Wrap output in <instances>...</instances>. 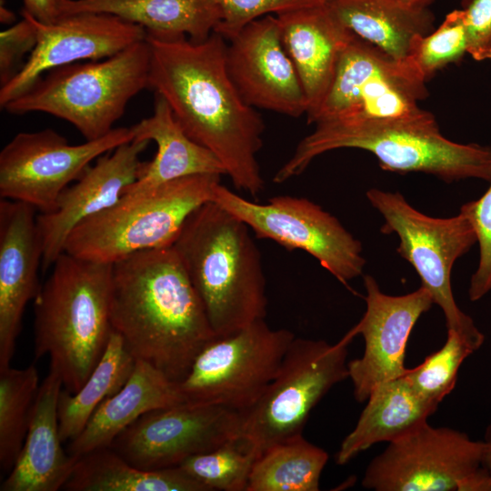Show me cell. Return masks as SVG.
I'll use <instances>...</instances> for the list:
<instances>
[{
	"instance_id": "15",
	"label": "cell",
	"mask_w": 491,
	"mask_h": 491,
	"mask_svg": "<svg viewBox=\"0 0 491 491\" xmlns=\"http://www.w3.org/2000/svg\"><path fill=\"white\" fill-rule=\"evenodd\" d=\"M241 419L223 406L182 402L142 415L109 447L144 470L175 467L238 436Z\"/></svg>"
},
{
	"instance_id": "6",
	"label": "cell",
	"mask_w": 491,
	"mask_h": 491,
	"mask_svg": "<svg viewBox=\"0 0 491 491\" xmlns=\"http://www.w3.org/2000/svg\"><path fill=\"white\" fill-rule=\"evenodd\" d=\"M146 39L100 60L54 68L3 108L13 115L41 112L72 124L86 141L111 132L128 102L148 88Z\"/></svg>"
},
{
	"instance_id": "10",
	"label": "cell",
	"mask_w": 491,
	"mask_h": 491,
	"mask_svg": "<svg viewBox=\"0 0 491 491\" xmlns=\"http://www.w3.org/2000/svg\"><path fill=\"white\" fill-rule=\"evenodd\" d=\"M295 337L290 330L271 328L265 319L215 336L176 383L184 402L246 411L275 378Z\"/></svg>"
},
{
	"instance_id": "42",
	"label": "cell",
	"mask_w": 491,
	"mask_h": 491,
	"mask_svg": "<svg viewBox=\"0 0 491 491\" xmlns=\"http://www.w3.org/2000/svg\"><path fill=\"white\" fill-rule=\"evenodd\" d=\"M402 1L415 6L428 7L434 0H402Z\"/></svg>"
},
{
	"instance_id": "7",
	"label": "cell",
	"mask_w": 491,
	"mask_h": 491,
	"mask_svg": "<svg viewBox=\"0 0 491 491\" xmlns=\"http://www.w3.org/2000/svg\"><path fill=\"white\" fill-rule=\"evenodd\" d=\"M221 175L200 174L125 194L114 205L79 223L65 252L114 264L141 251L172 246L188 215L212 200Z\"/></svg>"
},
{
	"instance_id": "35",
	"label": "cell",
	"mask_w": 491,
	"mask_h": 491,
	"mask_svg": "<svg viewBox=\"0 0 491 491\" xmlns=\"http://www.w3.org/2000/svg\"><path fill=\"white\" fill-rule=\"evenodd\" d=\"M220 14L215 32L229 41L249 23L266 15H276L313 6L326 0H214Z\"/></svg>"
},
{
	"instance_id": "12",
	"label": "cell",
	"mask_w": 491,
	"mask_h": 491,
	"mask_svg": "<svg viewBox=\"0 0 491 491\" xmlns=\"http://www.w3.org/2000/svg\"><path fill=\"white\" fill-rule=\"evenodd\" d=\"M212 201L245 222L257 238L311 255L346 286L363 273L366 259L360 241L336 216L307 198L276 195L262 204L218 183Z\"/></svg>"
},
{
	"instance_id": "40",
	"label": "cell",
	"mask_w": 491,
	"mask_h": 491,
	"mask_svg": "<svg viewBox=\"0 0 491 491\" xmlns=\"http://www.w3.org/2000/svg\"><path fill=\"white\" fill-rule=\"evenodd\" d=\"M482 442H483L482 466L488 476L490 491H491V423L486 428L484 440H482Z\"/></svg>"
},
{
	"instance_id": "24",
	"label": "cell",
	"mask_w": 491,
	"mask_h": 491,
	"mask_svg": "<svg viewBox=\"0 0 491 491\" xmlns=\"http://www.w3.org/2000/svg\"><path fill=\"white\" fill-rule=\"evenodd\" d=\"M154 112L131 126L134 139L153 141L156 154L149 162H143L138 178L125 194L147 190L182 177L200 175H225L218 158L195 142L175 118L168 104L155 95Z\"/></svg>"
},
{
	"instance_id": "18",
	"label": "cell",
	"mask_w": 491,
	"mask_h": 491,
	"mask_svg": "<svg viewBox=\"0 0 491 491\" xmlns=\"http://www.w3.org/2000/svg\"><path fill=\"white\" fill-rule=\"evenodd\" d=\"M227 72L252 107L292 117L307 113V99L281 37L276 16L246 25L226 45Z\"/></svg>"
},
{
	"instance_id": "28",
	"label": "cell",
	"mask_w": 491,
	"mask_h": 491,
	"mask_svg": "<svg viewBox=\"0 0 491 491\" xmlns=\"http://www.w3.org/2000/svg\"><path fill=\"white\" fill-rule=\"evenodd\" d=\"M66 491H209L180 466L138 468L110 447L78 457L65 484Z\"/></svg>"
},
{
	"instance_id": "11",
	"label": "cell",
	"mask_w": 491,
	"mask_h": 491,
	"mask_svg": "<svg viewBox=\"0 0 491 491\" xmlns=\"http://www.w3.org/2000/svg\"><path fill=\"white\" fill-rule=\"evenodd\" d=\"M483 442L426 422L388 443L367 466L362 486L376 491H490Z\"/></svg>"
},
{
	"instance_id": "13",
	"label": "cell",
	"mask_w": 491,
	"mask_h": 491,
	"mask_svg": "<svg viewBox=\"0 0 491 491\" xmlns=\"http://www.w3.org/2000/svg\"><path fill=\"white\" fill-rule=\"evenodd\" d=\"M426 82L410 58L396 59L353 34L326 96L307 123L419 114L418 102L428 95Z\"/></svg>"
},
{
	"instance_id": "37",
	"label": "cell",
	"mask_w": 491,
	"mask_h": 491,
	"mask_svg": "<svg viewBox=\"0 0 491 491\" xmlns=\"http://www.w3.org/2000/svg\"><path fill=\"white\" fill-rule=\"evenodd\" d=\"M23 19L0 34V83L10 81L23 67V60L37 43L35 19L22 11Z\"/></svg>"
},
{
	"instance_id": "31",
	"label": "cell",
	"mask_w": 491,
	"mask_h": 491,
	"mask_svg": "<svg viewBox=\"0 0 491 491\" xmlns=\"http://www.w3.org/2000/svg\"><path fill=\"white\" fill-rule=\"evenodd\" d=\"M34 364L0 368V466L10 472L23 447L39 389Z\"/></svg>"
},
{
	"instance_id": "14",
	"label": "cell",
	"mask_w": 491,
	"mask_h": 491,
	"mask_svg": "<svg viewBox=\"0 0 491 491\" xmlns=\"http://www.w3.org/2000/svg\"><path fill=\"white\" fill-rule=\"evenodd\" d=\"M133 139L131 127L114 128L80 145H70L51 128L18 133L0 152V196L50 213L94 160Z\"/></svg>"
},
{
	"instance_id": "36",
	"label": "cell",
	"mask_w": 491,
	"mask_h": 491,
	"mask_svg": "<svg viewBox=\"0 0 491 491\" xmlns=\"http://www.w3.org/2000/svg\"><path fill=\"white\" fill-rule=\"evenodd\" d=\"M460 212L471 222L479 244V262L468 289L469 299L477 301L491 291V181L486 193L464 204Z\"/></svg>"
},
{
	"instance_id": "29",
	"label": "cell",
	"mask_w": 491,
	"mask_h": 491,
	"mask_svg": "<svg viewBox=\"0 0 491 491\" xmlns=\"http://www.w3.org/2000/svg\"><path fill=\"white\" fill-rule=\"evenodd\" d=\"M135 365L122 336L112 330L102 357L82 387L74 394L65 388L60 393L58 421L63 442L73 440L83 431L101 402L125 386Z\"/></svg>"
},
{
	"instance_id": "26",
	"label": "cell",
	"mask_w": 491,
	"mask_h": 491,
	"mask_svg": "<svg viewBox=\"0 0 491 491\" xmlns=\"http://www.w3.org/2000/svg\"><path fill=\"white\" fill-rule=\"evenodd\" d=\"M338 20L356 36L399 60L409 59L414 40L434 31L428 7L402 0H326Z\"/></svg>"
},
{
	"instance_id": "22",
	"label": "cell",
	"mask_w": 491,
	"mask_h": 491,
	"mask_svg": "<svg viewBox=\"0 0 491 491\" xmlns=\"http://www.w3.org/2000/svg\"><path fill=\"white\" fill-rule=\"evenodd\" d=\"M63 388L60 374L50 367L39 386L23 447L1 491H57L70 477L78 457L62 448L58 400Z\"/></svg>"
},
{
	"instance_id": "38",
	"label": "cell",
	"mask_w": 491,
	"mask_h": 491,
	"mask_svg": "<svg viewBox=\"0 0 491 491\" xmlns=\"http://www.w3.org/2000/svg\"><path fill=\"white\" fill-rule=\"evenodd\" d=\"M462 10L467 54L476 61L491 59V0H466Z\"/></svg>"
},
{
	"instance_id": "9",
	"label": "cell",
	"mask_w": 491,
	"mask_h": 491,
	"mask_svg": "<svg viewBox=\"0 0 491 491\" xmlns=\"http://www.w3.org/2000/svg\"><path fill=\"white\" fill-rule=\"evenodd\" d=\"M370 204L382 215L381 232L395 233L398 255L408 261L442 310L447 330H454L478 348L485 336L455 301L451 271L455 262L477 242L476 231L465 214L447 218L426 215L414 208L398 192L377 188L366 192Z\"/></svg>"
},
{
	"instance_id": "33",
	"label": "cell",
	"mask_w": 491,
	"mask_h": 491,
	"mask_svg": "<svg viewBox=\"0 0 491 491\" xmlns=\"http://www.w3.org/2000/svg\"><path fill=\"white\" fill-rule=\"evenodd\" d=\"M478 349L454 330H447L444 346L404 376L421 397L439 405L455 387L464 360Z\"/></svg>"
},
{
	"instance_id": "2",
	"label": "cell",
	"mask_w": 491,
	"mask_h": 491,
	"mask_svg": "<svg viewBox=\"0 0 491 491\" xmlns=\"http://www.w3.org/2000/svg\"><path fill=\"white\" fill-rule=\"evenodd\" d=\"M110 318L135 360L175 383L215 337L203 303L173 246L112 264Z\"/></svg>"
},
{
	"instance_id": "32",
	"label": "cell",
	"mask_w": 491,
	"mask_h": 491,
	"mask_svg": "<svg viewBox=\"0 0 491 491\" xmlns=\"http://www.w3.org/2000/svg\"><path fill=\"white\" fill-rule=\"evenodd\" d=\"M258 455L240 436L205 453L192 456L180 466L209 491H246Z\"/></svg>"
},
{
	"instance_id": "1",
	"label": "cell",
	"mask_w": 491,
	"mask_h": 491,
	"mask_svg": "<svg viewBox=\"0 0 491 491\" xmlns=\"http://www.w3.org/2000/svg\"><path fill=\"white\" fill-rule=\"evenodd\" d=\"M148 88L162 96L185 134L211 151L240 191L256 198L265 188L257 161L265 123L234 85L226 68L225 39L203 41L146 32Z\"/></svg>"
},
{
	"instance_id": "19",
	"label": "cell",
	"mask_w": 491,
	"mask_h": 491,
	"mask_svg": "<svg viewBox=\"0 0 491 491\" xmlns=\"http://www.w3.org/2000/svg\"><path fill=\"white\" fill-rule=\"evenodd\" d=\"M148 143L133 139L102 155L60 194L54 211L37 215L44 270L65 253L66 239L79 223L114 205L135 182L143 165L139 156Z\"/></svg>"
},
{
	"instance_id": "3",
	"label": "cell",
	"mask_w": 491,
	"mask_h": 491,
	"mask_svg": "<svg viewBox=\"0 0 491 491\" xmlns=\"http://www.w3.org/2000/svg\"><path fill=\"white\" fill-rule=\"evenodd\" d=\"M357 148L372 153L380 167L397 174L425 173L450 183L466 178L491 181V147L446 138L428 111L396 117L324 121L296 145L273 177L276 184L301 175L326 152Z\"/></svg>"
},
{
	"instance_id": "17",
	"label": "cell",
	"mask_w": 491,
	"mask_h": 491,
	"mask_svg": "<svg viewBox=\"0 0 491 491\" xmlns=\"http://www.w3.org/2000/svg\"><path fill=\"white\" fill-rule=\"evenodd\" d=\"M35 23L36 45L20 71L1 86L2 108L54 68L107 58L146 37L143 26L104 13L68 15L52 24L35 19Z\"/></svg>"
},
{
	"instance_id": "5",
	"label": "cell",
	"mask_w": 491,
	"mask_h": 491,
	"mask_svg": "<svg viewBox=\"0 0 491 491\" xmlns=\"http://www.w3.org/2000/svg\"><path fill=\"white\" fill-rule=\"evenodd\" d=\"M34 299V357L48 355L71 394L105 352L110 318L112 264L63 253Z\"/></svg>"
},
{
	"instance_id": "30",
	"label": "cell",
	"mask_w": 491,
	"mask_h": 491,
	"mask_svg": "<svg viewBox=\"0 0 491 491\" xmlns=\"http://www.w3.org/2000/svg\"><path fill=\"white\" fill-rule=\"evenodd\" d=\"M328 454L303 435L277 443L256 460L246 491H318Z\"/></svg>"
},
{
	"instance_id": "20",
	"label": "cell",
	"mask_w": 491,
	"mask_h": 491,
	"mask_svg": "<svg viewBox=\"0 0 491 491\" xmlns=\"http://www.w3.org/2000/svg\"><path fill=\"white\" fill-rule=\"evenodd\" d=\"M35 211L22 202H0V368L10 366L25 306L41 287L44 247Z\"/></svg>"
},
{
	"instance_id": "39",
	"label": "cell",
	"mask_w": 491,
	"mask_h": 491,
	"mask_svg": "<svg viewBox=\"0 0 491 491\" xmlns=\"http://www.w3.org/2000/svg\"><path fill=\"white\" fill-rule=\"evenodd\" d=\"M66 0H23L24 9L42 24H52L64 16L63 6Z\"/></svg>"
},
{
	"instance_id": "41",
	"label": "cell",
	"mask_w": 491,
	"mask_h": 491,
	"mask_svg": "<svg viewBox=\"0 0 491 491\" xmlns=\"http://www.w3.org/2000/svg\"><path fill=\"white\" fill-rule=\"evenodd\" d=\"M0 20L4 24H10L15 20L14 13L3 5V4L0 7Z\"/></svg>"
},
{
	"instance_id": "27",
	"label": "cell",
	"mask_w": 491,
	"mask_h": 491,
	"mask_svg": "<svg viewBox=\"0 0 491 491\" xmlns=\"http://www.w3.org/2000/svg\"><path fill=\"white\" fill-rule=\"evenodd\" d=\"M104 13L160 35L203 41L215 32L220 14L214 0H66L63 15Z\"/></svg>"
},
{
	"instance_id": "16",
	"label": "cell",
	"mask_w": 491,
	"mask_h": 491,
	"mask_svg": "<svg viewBox=\"0 0 491 491\" xmlns=\"http://www.w3.org/2000/svg\"><path fill=\"white\" fill-rule=\"evenodd\" d=\"M366 309L360 321L349 331L361 335L364 354L347 363L348 378L357 402L366 401L380 384L404 376L406 350L409 336L419 317L434 304L423 286L403 296L383 293L376 281L364 276Z\"/></svg>"
},
{
	"instance_id": "4",
	"label": "cell",
	"mask_w": 491,
	"mask_h": 491,
	"mask_svg": "<svg viewBox=\"0 0 491 491\" xmlns=\"http://www.w3.org/2000/svg\"><path fill=\"white\" fill-rule=\"evenodd\" d=\"M250 230L210 200L188 215L172 245L215 336L266 316V281Z\"/></svg>"
},
{
	"instance_id": "25",
	"label": "cell",
	"mask_w": 491,
	"mask_h": 491,
	"mask_svg": "<svg viewBox=\"0 0 491 491\" xmlns=\"http://www.w3.org/2000/svg\"><path fill=\"white\" fill-rule=\"evenodd\" d=\"M366 401L336 455L340 466L377 443H390L411 433L427 422L438 406L421 397L405 376L380 384Z\"/></svg>"
},
{
	"instance_id": "23",
	"label": "cell",
	"mask_w": 491,
	"mask_h": 491,
	"mask_svg": "<svg viewBox=\"0 0 491 491\" xmlns=\"http://www.w3.org/2000/svg\"><path fill=\"white\" fill-rule=\"evenodd\" d=\"M184 402L177 384L146 362L135 360L125 386L97 406L83 431L67 447L79 457L109 447L114 439L142 415Z\"/></svg>"
},
{
	"instance_id": "21",
	"label": "cell",
	"mask_w": 491,
	"mask_h": 491,
	"mask_svg": "<svg viewBox=\"0 0 491 491\" xmlns=\"http://www.w3.org/2000/svg\"><path fill=\"white\" fill-rule=\"evenodd\" d=\"M276 16L284 46L307 99L309 119L326 96L341 53L354 33L338 20L326 2Z\"/></svg>"
},
{
	"instance_id": "8",
	"label": "cell",
	"mask_w": 491,
	"mask_h": 491,
	"mask_svg": "<svg viewBox=\"0 0 491 491\" xmlns=\"http://www.w3.org/2000/svg\"><path fill=\"white\" fill-rule=\"evenodd\" d=\"M348 331L334 345L295 339L277 374L259 399L241 413L239 436L259 456L270 446L302 435L307 418L323 396L348 378Z\"/></svg>"
},
{
	"instance_id": "34",
	"label": "cell",
	"mask_w": 491,
	"mask_h": 491,
	"mask_svg": "<svg viewBox=\"0 0 491 491\" xmlns=\"http://www.w3.org/2000/svg\"><path fill=\"white\" fill-rule=\"evenodd\" d=\"M463 19V10H454L436 30L414 40L409 58L426 81L467 53Z\"/></svg>"
}]
</instances>
